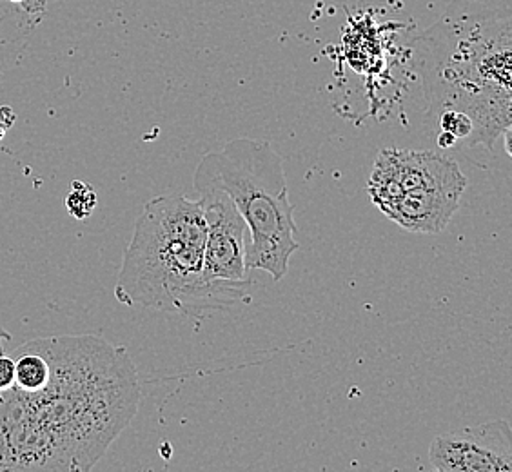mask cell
I'll return each instance as SVG.
<instances>
[{"instance_id": "obj_1", "label": "cell", "mask_w": 512, "mask_h": 472, "mask_svg": "<svg viewBox=\"0 0 512 472\" xmlns=\"http://www.w3.org/2000/svg\"><path fill=\"white\" fill-rule=\"evenodd\" d=\"M39 340L48 382L0 393V471H91L137 414V367L100 336Z\"/></svg>"}, {"instance_id": "obj_2", "label": "cell", "mask_w": 512, "mask_h": 472, "mask_svg": "<svg viewBox=\"0 0 512 472\" xmlns=\"http://www.w3.org/2000/svg\"><path fill=\"white\" fill-rule=\"evenodd\" d=\"M512 4L454 0L420 37V69L431 108L473 120L469 148L493 149L511 128Z\"/></svg>"}, {"instance_id": "obj_3", "label": "cell", "mask_w": 512, "mask_h": 472, "mask_svg": "<svg viewBox=\"0 0 512 472\" xmlns=\"http://www.w3.org/2000/svg\"><path fill=\"white\" fill-rule=\"evenodd\" d=\"M206 220L184 195L149 200L140 213L120 267V304L160 313L202 316L246 298L249 284L211 282L204 271Z\"/></svg>"}, {"instance_id": "obj_4", "label": "cell", "mask_w": 512, "mask_h": 472, "mask_svg": "<svg viewBox=\"0 0 512 472\" xmlns=\"http://www.w3.org/2000/svg\"><path fill=\"white\" fill-rule=\"evenodd\" d=\"M195 187H217L233 200L246 220V269H260L275 282L289 271L298 251L295 207L289 200L284 162L271 144L256 138H233L222 151L198 162Z\"/></svg>"}, {"instance_id": "obj_5", "label": "cell", "mask_w": 512, "mask_h": 472, "mask_svg": "<svg viewBox=\"0 0 512 472\" xmlns=\"http://www.w3.org/2000/svg\"><path fill=\"white\" fill-rule=\"evenodd\" d=\"M467 177L453 158L434 151L382 149L375 160L367 193L378 209L407 193L433 189L465 191Z\"/></svg>"}, {"instance_id": "obj_6", "label": "cell", "mask_w": 512, "mask_h": 472, "mask_svg": "<svg viewBox=\"0 0 512 472\" xmlns=\"http://www.w3.org/2000/svg\"><path fill=\"white\" fill-rule=\"evenodd\" d=\"M195 189L206 220L204 271L207 280L249 284L246 269V220L222 189Z\"/></svg>"}, {"instance_id": "obj_7", "label": "cell", "mask_w": 512, "mask_h": 472, "mask_svg": "<svg viewBox=\"0 0 512 472\" xmlns=\"http://www.w3.org/2000/svg\"><path fill=\"white\" fill-rule=\"evenodd\" d=\"M440 472H512V433L503 420L463 427L434 438L429 449Z\"/></svg>"}, {"instance_id": "obj_8", "label": "cell", "mask_w": 512, "mask_h": 472, "mask_svg": "<svg viewBox=\"0 0 512 472\" xmlns=\"http://www.w3.org/2000/svg\"><path fill=\"white\" fill-rule=\"evenodd\" d=\"M462 191L433 189L422 193H407L396 198L380 211L396 226L409 233L436 235L442 233L460 206Z\"/></svg>"}, {"instance_id": "obj_9", "label": "cell", "mask_w": 512, "mask_h": 472, "mask_svg": "<svg viewBox=\"0 0 512 472\" xmlns=\"http://www.w3.org/2000/svg\"><path fill=\"white\" fill-rule=\"evenodd\" d=\"M99 204V198L95 189L89 186L88 182L82 180H73L69 187L68 197H66V207L68 213L77 220H86L93 215L95 207Z\"/></svg>"}, {"instance_id": "obj_10", "label": "cell", "mask_w": 512, "mask_h": 472, "mask_svg": "<svg viewBox=\"0 0 512 472\" xmlns=\"http://www.w3.org/2000/svg\"><path fill=\"white\" fill-rule=\"evenodd\" d=\"M438 126H440V131H447L456 140H462L465 146L471 144L474 131L473 120L462 111H453V109L440 111L438 113Z\"/></svg>"}, {"instance_id": "obj_11", "label": "cell", "mask_w": 512, "mask_h": 472, "mask_svg": "<svg viewBox=\"0 0 512 472\" xmlns=\"http://www.w3.org/2000/svg\"><path fill=\"white\" fill-rule=\"evenodd\" d=\"M13 382H15V360L13 356H8L2 351L0 353V393L11 389Z\"/></svg>"}, {"instance_id": "obj_12", "label": "cell", "mask_w": 512, "mask_h": 472, "mask_svg": "<svg viewBox=\"0 0 512 472\" xmlns=\"http://www.w3.org/2000/svg\"><path fill=\"white\" fill-rule=\"evenodd\" d=\"M11 4H17L19 10L28 11V13H40L46 10V0H10Z\"/></svg>"}, {"instance_id": "obj_13", "label": "cell", "mask_w": 512, "mask_h": 472, "mask_svg": "<svg viewBox=\"0 0 512 472\" xmlns=\"http://www.w3.org/2000/svg\"><path fill=\"white\" fill-rule=\"evenodd\" d=\"M0 120L4 122V126L10 129L13 128V124H15V120H17V115L13 113V109L10 106H2L0 108Z\"/></svg>"}, {"instance_id": "obj_14", "label": "cell", "mask_w": 512, "mask_h": 472, "mask_svg": "<svg viewBox=\"0 0 512 472\" xmlns=\"http://www.w3.org/2000/svg\"><path fill=\"white\" fill-rule=\"evenodd\" d=\"M458 140L451 135V133H447V131H440V135H438V146L444 149L454 148V144H456Z\"/></svg>"}, {"instance_id": "obj_15", "label": "cell", "mask_w": 512, "mask_h": 472, "mask_svg": "<svg viewBox=\"0 0 512 472\" xmlns=\"http://www.w3.org/2000/svg\"><path fill=\"white\" fill-rule=\"evenodd\" d=\"M503 138V148H505V153H507V157H511L512 149H511V128L505 129L502 133Z\"/></svg>"}, {"instance_id": "obj_16", "label": "cell", "mask_w": 512, "mask_h": 472, "mask_svg": "<svg viewBox=\"0 0 512 472\" xmlns=\"http://www.w3.org/2000/svg\"><path fill=\"white\" fill-rule=\"evenodd\" d=\"M10 340H11L10 333H8V331H6V329H4V327H0V353H2V351H4V344H6V342H10Z\"/></svg>"}, {"instance_id": "obj_17", "label": "cell", "mask_w": 512, "mask_h": 472, "mask_svg": "<svg viewBox=\"0 0 512 472\" xmlns=\"http://www.w3.org/2000/svg\"><path fill=\"white\" fill-rule=\"evenodd\" d=\"M474 4H512V0H465Z\"/></svg>"}, {"instance_id": "obj_18", "label": "cell", "mask_w": 512, "mask_h": 472, "mask_svg": "<svg viewBox=\"0 0 512 472\" xmlns=\"http://www.w3.org/2000/svg\"><path fill=\"white\" fill-rule=\"evenodd\" d=\"M6 133H8V128H6V126H4V122L0 120V140L6 137Z\"/></svg>"}]
</instances>
